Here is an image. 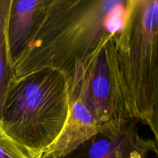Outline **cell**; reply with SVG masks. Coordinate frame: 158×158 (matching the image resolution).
Here are the masks:
<instances>
[{
  "label": "cell",
  "mask_w": 158,
  "mask_h": 158,
  "mask_svg": "<svg viewBox=\"0 0 158 158\" xmlns=\"http://www.w3.org/2000/svg\"><path fill=\"white\" fill-rule=\"evenodd\" d=\"M99 133L95 119L78 97L70 98L68 119L57 140L42 158H61Z\"/></svg>",
  "instance_id": "8992f818"
},
{
  "label": "cell",
  "mask_w": 158,
  "mask_h": 158,
  "mask_svg": "<svg viewBox=\"0 0 158 158\" xmlns=\"http://www.w3.org/2000/svg\"><path fill=\"white\" fill-rule=\"evenodd\" d=\"M12 0H0V120H2L5 97L12 79V60L8 41V26Z\"/></svg>",
  "instance_id": "ba28073f"
},
{
  "label": "cell",
  "mask_w": 158,
  "mask_h": 158,
  "mask_svg": "<svg viewBox=\"0 0 158 158\" xmlns=\"http://www.w3.org/2000/svg\"><path fill=\"white\" fill-rule=\"evenodd\" d=\"M147 125L150 127L154 137V139H153L155 144L154 152L158 157V72L156 80H155L154 86H153L150 114H149L148 120L147 121Z\"/></svg>",
  "instance_id": "30bf717a"
},
{
  "label": "cell",
  "mask_w": 158,
  "mask_h": 158,
  "mask_svg": "<svg viewBox=\"0 0 158 158\" xmlns=\"http://www.w3.org/2000/svg\"><path fill=\"white\" fill-rule=\"evenodd\" d=\"M68 79L70 98L78 97L97 122L99 133L115 135L132 121L122 97L113 38Z\"/></svg>",
  "instance_id": "277c9868"
},
{
  "label": "cell",
  "mask_w": 158,
  "mask_h": 158,
  "mask_svg": "<svg viewBox=\"0 0 158 158\" xmlns=\"http://www.w3.org/2000/svg\"><path fill=\"white\" fill-rule=\"evenodd\" d=\"M113 43L129 117L147 124L158 72V0H129L125 27Z\"/></svg>",
  "instance_id": "3957f363"
},
{
  "label": "cell",
  "mask_w": 158,
  "mask_h": 158,
  "mask_svg": "<svg viewBox=\"0 0 158 158\" xmlns=\"http://www.w3.org/2000/svg\"><path fill=\"white\" fill-rule=\"evenodd\" d=\"M0 158H31L8 134L0 120Z\"/></svg>",
  "instance_id": "9c48e42d"
},
{
  "label": "cell",
  "mask_w": 158,
  "mask_h": 158,
  "mask_svg": "<svg viewBox=\"0 0 158 158\" xmlns=\"http://www.w3.org/2000/svg\"><path fill=\"white\" fill-rule=\"evenodd\" d=\"M154 149L153 140L140 137L131 122L115 135L98 133L61 158H147Z\"/></svg>",
  "instance_id": "5b68a950"
},
{
  "label": "cell",
  "mask_w": 158,
  "mask_h": 158,
  "mask_svg": "<svg viewBox=\"0 0 158 158\" xmlns=\"http://www.w3.org/2000/svg\"><path fill=\"white\" fill-rule=\"evenodd\" d=\"M69 109L66 76L46 69L10 81L1 121L29 157L42 158L63 130Z\"/></svg>",
  "instance_id": "7a4b0ae2"
},
{
  "label": "cell",
  "mask_w": 158,
  "mask_h": 158,
  "mask_svg": "<svg viewBox=\"0 0 158 158\" xmlns=\"http://www.w3.org/2000/svg\"><path fill=\"white\" fill-rule=\"evenodd\" d=\"M49 0H12L8 41L12 60L30 39Z\"/></svg>",
  "instance_id": "52a82bcc"
},
{
  "label": "cell",
  "mask_w": 158,
  "mask_h": 158,
  "mask_svg": "<svg viewBox=\"0 0 158 158\" xmlns=\"http://www.w3.org/2000/svg\"><path fill=\"white\" fill-rule=\"evenodd\" d=\"M129 0H49L35 29L12 63L18 81L43 69L67 78L124 27Z\"/></svg>",
  "instance_id": "6da1fadb"
}]
</instances>
